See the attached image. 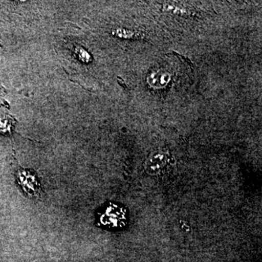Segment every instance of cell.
Segmentation results:
<instances>
[{
	"mask_svg": "<svg viewBox=\"0 0 262 262\" xmlns=\"http://www.w3.org/2000/svg\"><path fill=\"white\" fill-rule=\"evenodd\" d=\"M74 53H75L76 58L82 63L88 64L92 61V57H91V54L81 46H76L75 49H74Z\"/></svg>",
	"mask_w": 262,
	"mask_h": 262,
	"instance_id": "cell-3",
	"label": "cell"
},
{
	"mask_svg": "<svg viewBox=\"0 0 262 262\" xmlns=\"http://www.w3.org/2000/svg\"><path fill=\"white\" fill-rule=\"evenodd\" d=\"M18 181L20 187L28 195H38L39 192V184L34 173L27 170L18 172Z\"/></svg>",
	"mask_w": 262,
	"mask_h": 262,
	"instance_id": "cell-1",
	"label": "cell"
},
{
	"mask_svg": "<svg viewBox=\"0 0 262 262\" xmlns=\"http://www.w3.org/2000/svg\"><path fill=\"white\" fill-rule=\"evenodd\" d=\"M13 119L8 114L0 111V133L9 134L13 130Z\"/></svg>",
	"mask_w": 262,
	"mask_h": 262,
	"instance_id": "cell-2",
	"label": "cell"
}]
</instances>
